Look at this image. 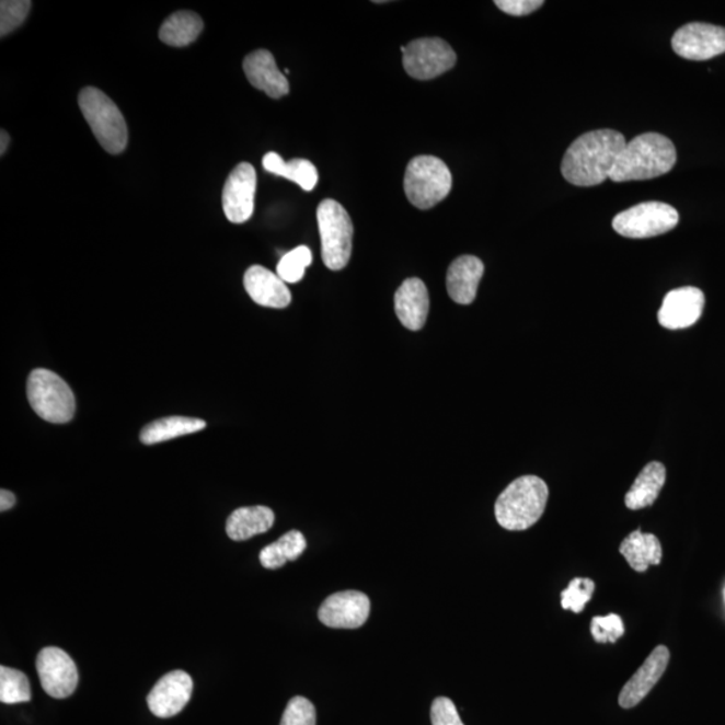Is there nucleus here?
<instances>
[{
	"mask_svg": "<svg viewBox=\"0 0 725 725\" xmlns=\"http://www.w3.org/2000/svg\"><path fill=\"white\" fill-rule=\"evenodd\" d=\"M37 671L44 691L55 699H67L79 686V670L67 652L49 646L39 652Z\"/></svg>",
	"mask_w": 725,
	"mask_h": 725,
	"instance_id": "nucleus-11",
	"label": "nucleus"
},
{
	"mask_svg": "<svg viewBox=\"0 0 725 725\" xmlns=\"http://www.w3.org/2000/svg\"><path fill=\"white\" fill-rule=\"evenodd\" d=\"M403 68L415 80L427 81L454 68L457 56L441 38H419L402 46Z\"/></svg>",
	"mask_w": 725,
	"mask_h": 725,
	"instance_id": "nucleus-9",
	"label": "nucleus"
},
{
	"mask_svg": "<svg viewBox=\"0 0 725 725\" xmlns=\"http://www.w3.org/2000/svg\"><path fill=\"white\" fill-rule=\"evenodd\" d=\"M429 292L419 278H407L395 294V312L403 326L410 331H419L426 324L429 314Z\"/></svg>",
	"mask_w": 725,
	"mask_h": 725,
	"instance_id": "nucleus-19",
	"label": "nucleus"
},
{
	"mask_svg": "<svg viewBox=\"0 0 725 725\" xmlns=\"http://www.w3.org/2000/svg\"><path fill=\"white\" fill-rule=\"evenodd\" d=\"M257 174L251 163H240L225 183L222 205L231 223H245L253 217Z\"/></svg>",
	"mask_w": 725,
	"mask_h": 725,
	"instance_id": "nucleus-12",
	"label": "nucleus"
},
{
	"mask_svg": "<svg viewBox=\"0 0 725 725\" xmlns=\"http://www.w3.org/2000/svg\"><path fill=\"white\" fill-rule=\"evenodd\" d=\"M27 398L35 414L50 424H68L74 417L73 391L61 377L45 368L30 373Z\"/></svg>",
	"mask_w": 725,
	"mask_h": 725,
	"instance_id": "nucleus-6",
	"label": "nucleus"
},
{
	"mask_svg": "<svg viewBox=\"0 0 725 725\" xmlns=\"http://www.w3.org/2000/svg\"><path fill=\"white\" fill-rule=\"evenodd\" d=\"M495 4L505 14L525 16L542 8L543 0H496Z\"/></svg>",
	"mask_w": 725,
	"mask_h": 725,
	"instance_id": "nucleus-35",
	"label": "nucleus"
},
{
	"mask_svg": "<svg viewBox=\"0 0 725 725\" xmlns=\"http://www.w3.org/2000/svg\"><path fill=\"white\" fill-rule=\"evenodd\" d=\"M484 264L474 255H461L451 263L447 275V288L451 300L457 304L469 306L475 300Z\"/></svg>",
	"mask_w": 725,
	"mask_h": 725,
	"instance_id": "nucleus-20",
	"label": "nucleus"
},
{
	"mask_svg": "<svg viewBox=\"0 0 725 725\" xmlns=\"http://www.w3.org/2000/svg\"><path fill=\"white\" fill-rule=\"evenodd\" d=\"M312 252L307 246H299L283 255L277 265V275L287 284L301 281L306 269L312 264Z\"/></svg>",
	"mask_w": 725,
	"mask_h": 725,
	"instance_id": "nucleus-29",
	"label": "nucleus"
},
{
	"mask_svg": "<svg viewBox=\"0 0 725 725\" xmlns=\"http://www.w3.org/2000/svg\"><path fill=\"white\" fill-rule=\"evenodd\" d=\"M30 9V0H3L0 3V35L5 37L20 27L26 21Z\"/></svg>",
	"mask_w": 725,
	"mask_h": 725,
	"instance_id": "nucleus-31",
	"label": "nucleus"
},
{
	"mask_svg": "<svg viewBox=\"0 0 725 725\" xmlns=\"http://www.w3.org/2000/svg\"><path fill=\"white\" fill-rule=\"evenodd\" d=\"M453 177L441 159L422 154L408 163L405 193L410 204L419 210H429L450 194Z\"/></svg>",
	"mask_w": 725,
	"mask_h": 725,
	"instance_id": "nucleus-5",
	"label": "nucleus"
},
{
	"mask_svg": "<svg viewBox=\"0 0 725 725\" xmlns=\"http://www.w3.org/2000/svg\"><path fill=\"white\" fill-rule=\"evenodd\" d=\"M15 503H16V498L13 495V493L5 490H2V492H0V510H2V513H5V510L13 508Z\"/></svg>",
	"mask_w": 725,
	"mask_h": 725,
	"instance_id": "nucleus-36",
	"label": "nucleus"
},
{
	"mask_svg": "<svg viewBox=\"0 0 725 725\" xmlns=\"http://www.w3.org/2000/svg\"><path fill=\"white\" fill-rule=\"evenodd\" d=\"M79 105L100 146L112 154L126 151L128 128L117 105L100 89L88 87L79 94Z\"/></svg>",
	"mask_w": 725,
	"mask_h": 725,
	"instance_id": "nucleus-4",
	"label": "nucleus"
},
{
	"mask_svg": "<svg viewBox=\"0 0 725 725\" xmlns=\"http://www.w3.org/2000/svg\"><path fill=\"white\" fill-rule=\"evenodd\" d=\"M321 257L331 271H342L353 253L354 225L348 212L334 199H324L318 207Z\"/></svg>",
	"mask_w": 725,
	"mask_h": 725,
	"instance_id": "nucleus-7",
	"label": "nucleus"
},
{
	"mask_svg": "<svg viewBox=\"0 0 725 725\" xmlns=\"http://www.w3.org/2000/svg\"><path fill=\"white\" fill-rule=\"evenodd\" d=\"M679 212L663 202H645L618 214L613 228L626 238H652L668 233L679 225Z\"/></svg>",
	"mask_w": 725,
	"mask_h": 725,
	"instance_id": "nucleus-8",
	"label": "nucleus"
},
{
	"mask_svg": "<svg viewBox=\"0 0 725 725\" xmlns=\"http://www.w3.org/2000/svg\"><path fill=\"white\" fill-rule=\"evenodd\" d=\"M204 21L193 11H177L164 21L159 38L169 46L184 47L192 45L204 32Z\"/></svg>",
	"mask_w": 725,
	"mask_h": 725,
	"instance_id": "nucleus-25",
	"label": "nucleus"
},
{
	"mask_svg": "<svg viewBox=\"0 0 725 725\" xmlns=\"http://www.w3.org/2000/svg\"><path fill=\"white\" fill-rule=\"evenodd\" d=\"M596 584L590 578H575L566 590L562 591V608L572 610L575 614L582 613L585 606L590 602Z\"/></svg>",
	"mask_w": 725,
	"mask_h": 725,
	"instance_id": "nucleus-30",
	"label": "nucleus"
},
{
	"mask_svg": "<svg viewBox=\"0 0 725 725\" xmlns=\"http://www.w3.org/2000/svg\"><path fill=\"white\" fill-rule=\"evenodd\" d=\"M677 56L689 61H706L725 53V28L710 23H688L671 38Z\"/></svg>",
	"mask_w": 725,
	"mask_h": 725,
	"instance_id": "nucleus-10",
	"label": "nucleus"
},
{
	"mask_svg": "<svg viewBox=\"0 0 725 725\" xmlns=\"http://www.w3.org/2000/svg\"><path fill=\"white\" fill-rule=\"evenodd\" d=\"M549 486L537 475H525L510 483L495 505L498 525L508 531H526L537 525L549 502Z\"/></svg>",
	"mask_w": 725,
	"mask_h": 725,
	"instance_id": "nucleus-3",
	"label": "nucleus"
},
{
	"mask_svg": "<svg viewBox=\"0 0 725 725\" xmlns=\"http://www.w3.org/2000/svg\"><path fill=\"white\" fill-rule=\"evenodd\" d=\"M307 549V540L300 531L283 534L276 543L266 545L260 554V562L267 569L281 568L288 562L297 561Z\"/></svg>",
	"mask_w": 725,
	"mask_h": 725,
	"instance_id": "nucleus-27",
	"label": "nucleus"
},
{
	"mask_svg": "<svg viewBox=\"0 0 725 725\" xmlns=\"http://www.w3.org/2000/svg\"><path fill=\"white\" fill-rule=\"evenodd\" d=\"M243 285L251 299L261 307L283 309L292 301V295L278 275L261 265L249 267Z\"/></svg>",
	"mask_w": 725,
	"mask_h": 725,
	"instance_id": "nucleus-17",
	"label": "nucleus"
},
{
	"mask_svg": "<svg viewBox=\"0 0 725 725\" xmlns=\"http://www.w3.org/2000/svg\"><path fill=\"white\" fill-rule=\"evenodd\" d=\"M193 687V679L186 671H171L154 683L148 694V709L160 718L176 716L192 699Z\"/></svg>",
	"mask_w": 725,
	"mask_h": 725,
	"instance_id": "nucleus-14",
	"label": "nucleus"
},
{
	"mask_svg": "<svg viewBox=\"0 0 725 725\" xmlns=\"http://www.w3.org/2000/svg\"><path fill=\"white\" fill-rule=\"evenodd\" d=\"M206 422L198 418L188 417H169L152 422L140 433L141 442L145 445H154L170 441L187 434L204 430Z\"/></svg>",
	"mask_w": 725,
	"mask_h": 725,
	"instance_id": "nucleus-26",
	"label": "nucleus"
},
{
	"mask_svg": "<svg viewBox=\"0 0 725 725\" xmlns=\"http://www.w3.org/2000/svg\"><path fill=\"white\" fill-rule=\"evenodd\" d=\"M430 717L433 725H465L453 701L448 698H437L433 701Z\"/></svg>",
	"mask_w": 725,
	"mask_h": 725,
	"instance_id": "nucleus-34",
	"label": "nucleus"
},
{
	"mask_svg": "<svg viewBox=\"0 0 725 725\" xmlns=\"http://www.w3.org/2000/svg\"><path fill=\"white\" fill-rule=\"evenodd\" d=\"M623 634H625V626H623L622 618L618 614L594 617L591 620V635L598 644H606V642L615 644L618 640L623 637Z\"/></svg>",
	"mask_w": 725,
	"mask_h": 725,
	"instance_id": "nucleus-32",
	"label": "nucleus"
},
{
	"mask_svg": "<svg viewBox=\"0 0 725 725\" xmlns=\"http://www.w3.org/2000/svg\"><path fill=\"white\" fill-rule=\"evenodd\" d=\"M705 304L704 294L693 287L671 290L658 311L659 324L667 330H683L697 324Z\"/></svg>",
	"mask_w": 725,
	"mask_h": 725,
	"instance_id": "nucleus-15",
	"label": "nucleus"
},
{
	"mask_svg": "<svg viewBox=\"0 0 725 725\" xmlns=\"http://www.w3.org/2000/svg\"><path fill=\"white\" fill-rule=\"evenodd\" d=\"M279 725H317V710L308 699L296 697L289 701Z\"/></svg>",
	"mask_w": 725,
	"mask_h": 725,
	"instance_id": "nucleus-33",
	"label": "nucleus"
},
{
	"mask_svg": "<svg viewBox=\"0 0 725 725\" xmlns=\"http://www.w3.org/2000/svg\"><path fill=\"white\" fill-rule=\"evenodd\" d=\"M620 552L629 566L637 573H645L651 566H658L663 559V546L653 533L634 531L623 540Z\"/></svg>",
	"mask_w": 725,
	"mask_h": 725,
	"instance_id": "nucleus-23",
	"label": "nucleus"
},
{
	"mask_svg": "<svg viewBox=\"0 0 725 725\" xmlns=\"http://www.w3.org/2000/svg\"><path fill=\"white\" fill-rule=\"evenodd\" d=\"M276 516L271 508L264 505L255 507H243L234 510L226 522V532L231 540L243 542V540L265 533L275 525Z\"/></svg>",
	"mask_w": 725,
	"mask_h": 725,
	"instance_id": "nucleus-21",
	"label": "nucleus"
},
{
	"mask_svg": "<svg viewBox=\"0 0 725 725\" xmlns=\"http://www.w3.org/2000/svg\"><path fill=\"white\" fill-rule=\"evenodd\" d=\"M263 165L265 171L271 172V174L299 184L304 192H312L319 182L317 168L306 159H294L290 162H285L278 153L269 152L265 154Z\"/></svg>",
	"mask_w": 725,
	"mask_h": 725,
	"instance_id": "nucleus-24",
	"label": "nucleus"
},
{
	"mask_svg": "<svg viewBox=\"0 0 725 725\" xmlns=\"http://www.w3.org/2000/svg\"><path fill=\"white\" fill-rule=\"evenodd\" d=\"M249 82L272 99H281L289 93V82L278 70L271 51L261 49L251 53L243 61Z\"/></svg>",
	"mask_w": 725,
	"mask_h": 725,
	"instance_id": "nucleus-18",
	"label": "nucleus"
},
{
	"mask_svg": "<svg viewBox=\"0 0 725 725\" xmlns=\"http://www.w3.org/2000/svg\"><path fill=\"white\" fill-rule=\"evenodd\" d=\"M370 599L360 591L332 594L319 609V620L332 629H358L370 617Z\"/></svg>",
	"mask_w": 725,
	"mask_h": 725,
	"instance_id": "nucleus-13",
	"label": "nucleus"
},
{
	"mask_svg": "<svg viewBox=\"0 0 725 725\" xmlns=\"http://www.w3.org/2000/svg\"><path fill=\"white\" fill-rule=\"evenodd\" d=\"M32 700V689L21 670L0 667V701L3 704L27 703Z\"/></svg>",
	"mask_w": 725,
	"mask_h": 725,
	"instance_id": "nucleus-28",
	"label": "nucleus"
},
{
	"mask_svg": "<svg viewBox=\"0 0 725 725\" xmlns=\"http://www.w3.org/2000/svg\"><path fill=\"white\" fill-rule=\"evenodd\" d=\"M669 659L670 653L667 646H657L651 653L646 661L641 665V668L635 671L632 679L622 688L620 698H618V703H620L622 709H634L635 705H638L649 694L664 676L665 670H667Z\"/></svg>",
	"mask_w": 725,
	"mask_h": 725,
	"instance_id": "nucleus-16",
	"label": "nucleus"
},
{
	"mask_svg": "<svg viewBox=\"0 0 725 725\" xmlns=\"http://www.w3.org/2000/svg\"><path fill=\"white\" fill-rule=\"evenodd\" d=\"M9 146H10V135L8 133H4V130H2V135H0V153L4 154V152L8 151Z\"/></svg>",
	"mask_w": 725,
	"mask_h": 725,
	"instance_id": "nucleus-37",
	"label": "nucleus"
},
{
	"mask_svg": "<svg viewBox=\"0 0 725 725\" xmlns=\"http://www.w3.org/2000/svg\"><path fill=\"white\" fill-rule=\"evenodd\" d=\"M628 145L613 129L592 130L579 136L562 160V175L578 187H594L610 180L618 157Z\"/></svg>",
	"mask_w": 725,
	"mask_h": 725,
	"instance_id": "nucleus-1",
	"label": "nucleus"
},
{
	"mask_svg": "<svg viewBox=\"0 0 725 725\" xmlns=\"http://www.w3.org/2000/svg\"><path fill=\"white\" fill-rule=\"evenodd\" d=\"M676 162L674 141L655 133L642 134L623 148L610 180L617 183L655 180L668 174Z\"/></svg>",
	"mask_w": 725,
	"mask_h": 725,
	"instance_id": "nucleus-2",
	"label": "nucleus"
},
{
	"mask_svg": "<svg viewBox=\"0 0 725 725\" xmlns=\"http://www.w3.org/2000/svg\"><path fill=\"white\" fill-rule=\"evenodd\" d=\"M665 481H667V469L663 463L657 461L647 463L626 493V507L632 510L651 507L663 491Z\"/></svg>",
	"mask_w": 725,
	"mask_h": 725,
	"instance_id": "nucleus-22",
	"label": "nucleus"
}]
</instances>
